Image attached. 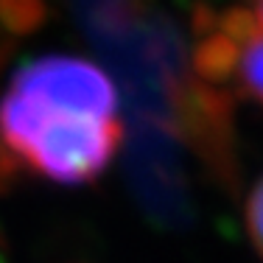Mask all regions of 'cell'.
I'll list each match as a JSON object with an SVG mask.
<instances>
[{
	"mask_svg": "<svg viewBox=\"0 0 263 263\" xmlns=\"http://www.w3.org/2000/svg\"><path fill=\"white\" fill-rule=\"evenodd\" d=\"M115 81L79 56L31 59L0 98V140L34 174L56 185L101 177L121 146Z\"/></svg>",
	"mask_w": 263,
	"mask_h": 263,
	"instance_id": "6da1fadb",
	"label": "cell"
},
{
	"mask_svg": "<svg viewBox=\"0 0 263 263\" xmlns=\"http://www.w3.org/2000/svg\"><path fill=\"white\" fill-rule=\"evenodd\" d=\"M135 185L143 204L157 216V221L182 224L191 216V199L182 177L179 140H174L168 126H146L132 154Z\"/></svg>",
	"mask_w": 263,
	"mask_h": 263,
	"instance_id": "7a4b0ae2",
	"label": "cell"
},
{
	"mask_svg": "<svg viewBox=\"0 0 263 263\" xmlns=\"http://www.w3.org/2000/svg\"><path fill=\"white\" fill-rule=\"evenodd\" d=\"M218 26L238 42L235 81L247 96L263 104V28L249 9H230Z\"/></svg>",
	"mask_w": 263,
	"mask_h": 263,
	"instance_id": "3957f363",
	"label": "cell"
},
{
	"mask_svg": "<svg viewBox=\"0 0 263 263\" xmlns=\"http://www.w3.org/2000/svg\"><path fill=\"white\" fill-rule=\"evenodd\" d=\"M193 70L204 81V87H221L235 79L238 70V42L221 26H210L204 31V40L193 51Z\"/></svg>",
	"mask_w": 263,
	"mask_h": 263,
	"instance_id": "277c9868",
	"label": "cell"
},
{
	"mask_svg": "<svg viewBox=\"0 0 263 263\" xmlns=\"http://www.w3.org/2000/svg\"><path fill=\"white\" fill-rule=\"evenodd\" d=\"M247 227H249V238H252L255 249L263 255V179L255 185L252 196L247 204Z\"/></svg>",
	"mask_w": 263,
	"mask_h": 263,
	"instance_id": "5b68a950",
	"label": "cell"
},
{
	"mask_svg": "<svg viewBox=\"0 0 263 263\" xmlns=\"http://www.w3.org/2000/svg\"><path fill=\"white\" fill-rule=\"evenodd\" d=\"M255 17H258V23L263 28V0H258V6H255Z\"/></svg>",
	"mask_w": 263,
	"mask_h": 263,
	"instance_id": "8992f818",
	"label": "cell"
}]
</instances>
